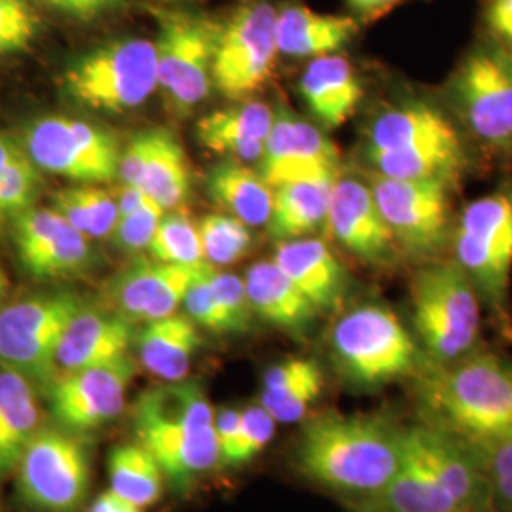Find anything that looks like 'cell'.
<instances>
[{"label": "cell", "instance_id": "cell-1", "mask_svg": "<svg viewBox=\"0 0 512 512\" xmlns=\"http://www.w3.org/2000/svg\"><path fill=\"white\" fill-rule=\"evenodd\" d=\"M403 461L404 425L382 414H317L294 448L300 475L357 501L380 494Z\"/></svg>", "mask_w": 512, "mask_h": 512}, {"label": "cell", "instance_id": "cell-2", "mask_svg": "<svg viewBox=\"0 0 512 512\" xmlns=\"http://www.w3.org/2000/svg\"><path fill=\"white\" fill-rule=\"evenodd\" d=\"M420 423L471 450L512 433V361L475 349L452 363L425 361L410 380Z\"/></svg>", "mask_w": 512, "mask_h": 512}, {"label": "cell", "instance_id": "cell-3", "mask_svg": "<svg viewBox=\"0 0 512 512\" xmlns=\"http://www.w3.org/2000/svg\"><path fill=\"white\" fill-rule=\"evenodd\" d=\"M363 162L387 179L435 181L456 190L471 165L458 122L437 103L403 97L366 124Z\"/></svg>", "mask_w": 512, "mask_h": 512}, {"label": "cell", "instance_id": "cell-4", "mask_svg": "<svg viewBox=\"0 0 512 512\" xmlns=\"http://www.w3.org/2000/svg\"><path fill=\"white\" fill-rule=\"evenodd\" d=\"M137 442L160 463L165 482L186 492L219 467L215 408L198 382H164L141 393L131 406Z\"/></svg>", "mask_w": 512, "mask_h": 512}, {"label": "cell", "instance_id": "cell-5", "mask_svg": "<svg viewBox=\"0 0 512 512\" xmlns=\"http://www.w3.org/2000/svg\"><path fill=\"white\" fill-rule=\"evenodd\" d=\"M414 338L431 363H452L478 349L482 300L454 260L423 262L410 281Z\"/></svg>", "mask_w": 512, "mask_h": 512}, {"label": "cell", "instance_id": "cell-6", "mask_svg": "<svg viewBox=\"0 0 512 512\" xmlns=\"http://www.w3.org/2000/svg\"><path fill=\"white\" fill-rule=\"evenodd\" d=\"M450 247L497 329L512 338V181L463 207Z\"/></svg>", "mask_w": 512, "mask_h": 512}, {"label": "cell", "instance_id": "cell-7", "mask_svg": "<svg viewBox=\"0 0 512 512\" xmlns=\"http://www.w3.org/2000/svg\"><path fill=\"white\" fill-rule=\"evenodd\" d=\"M330 351L338 372L359 389L412 380L427 361L414 334L380 302L342 313L330 330Z\"/></svg>", "mask_w": 512, "mask_h": 512}, {"label": "cell", "instance_id": "cell-8", "mask_svg": "<svg viewBox=\"0 0 512 512\" xmlns=\"http://www.w3.org/2000/svg\"><path fill=\"white\" fill-rule=\"evenodd\" d=\"M446 99L473 143L512 158V50L490 38L476 44L450 76Z\"/></svg>", "mask_w": 512, "mask_h": 512}, {"label": "cell", "instance_id": "cell-9", "mask_svg": "<svg viewBox=\"0 0 512 512\" xmlns=\"http://www.w3.org/2000/svg\"><path fill=\"white\" fill-rule=\"evenodd\" d=\"M63 84L82 107L105 112L135 109L158 88L156 44L143 38L103 44L74 59Z\"/></svg>", "mask_w": 512, "mask_h": 512}, {"label": "cell", "instance_id": "cell-10", "mask_svg": "<svg viewBox=\"0 0 512 512\" xmlns=\"http://www.w3.org/2000/svg\"><path fill=\"white\" fill-rule=\"evenodd\" d=\"M84 435L42 425L14 473L19 499L35 512H78L92 486V454Z\"/></svg>", "mask_w": 512, "mask_h": 512}, {"label": "cell", "instance_id": "cell-11", "mask_svg": "<svg viewBox=\"0 0 512 512\" xmlns=\"http://www.w3.org/2000/svg\"><path fill=\"white\" fill-rule=\"evenodd\" d=\"M82 304L76 293L55 291L0 308V366L46 389L57 376L59 340Z\"/></svg>", "mask_w": 512, "mask_h": 512}, {"label": "cell", "instance_id": "cell-12", "mask_svg": "<svg viewBox=\"0 0 512 512\" xmlns=\"http://www.w3.org/2000/svg\"><path fill=\"white\" fill-rule=\"evenodd\" d=\"M374 200L401 255L435 260L450 247L456 220L452 219V188L435 181L387 179L366 173Z\"/></svg>", "mask_w": 512, "mask_h": 512}, {"label": "cell", "instance_id": "cell-13", "mask_svg": "<svg viewBox=\"0 0 512 512\" xmlns=\"http://www.w3.org/2000/svg\"><path fill=\"white\" fill-rule=\"evenodd\" d=\"M277 12L272 4H253L217 29L211 61L213 86L228 99H247L274 73Z\"/></svg>", "mask_w": 512, "mask_h": 512}, {"label": "cell", "instance_id": "cell-14", "mask_svg": "<svg viewBox=\"0 0 512 512\" xmlns=\"http://www.w3.org/2000/svg\"><path fill=\"white\" fill-rule=\"evenodd\" d=\"M23 148L42 169L84 184L118 179L120 150L107 129L86 120L46 116L25 133Z\"/></svg>", "mask_w": 512, "mask_h": 512}, {"label": "cell", "instance_id": "cell-15", "mask_svg": "<svg viewBox=\"0 0 512 512\" xmlns=\"http://www.w3.org/2000/svg\"><path fill=\"white\" fill-rule=\"evenodd\" d=\"M215 33L203 19L186 14H160V40L156 44L158 86L171 110L186 116L196 109L209 88Z\"/></svg>", "mask_w": 512, "mask_h": 512}, {"label": "cell", "instance_id": "cell-16", "mask_svg": "<svg viewBox=\"0 0 512 512\" xmlns=\"http://www.w3.org/2000/svg\"><path fill=\"white\" fill-rule=\"evenodd\" d=\"M135 374L137 366L129 355L107 365L59 372L46 387L55 425L78 435L109 425L124 412Z\"/></svg>", "mask_w": 512, "mask_h": 512}, {"label": "cell", "instance_id": "cell-17", "mask_svg": "<svg viewBox=\"0 0 512 512\" xmlns=\"http://www.w3.org/2000/svg\"><path fill=\"white\" fill-rule=\"evenodd\" d=\"M332 238L366 266L389 268L401 251L365 179L340 171L327 215Z\"/></svg>", "mask_w": 512, "mask_h": 512}, {"label": "cell", "instance_id": "cell-18", "mask_svg": "<svg viewBox=\"0 0 512 512\" xmlns=\"http://www.w3.org/2000/svg\"><path fill=\"white\" fill-rule=\"evenodd\" d=\"M408 446L421 465L463 512H495L490 480L475 452L425 423L404 427Z\"/></svg>", "mask_w": 512, "mask_h": 512}, {"label": "cell", "instance_id": "cell-19", "mask_svg": "<svg viewBox=\"0 0 512 512\" xmlns=\"http://www.w3.org/2000/svg\"><path fill=\"white\" fill-rule=\"evenodd\" d=\"M12 222L19 260L33 277L69 279L92 266L90 239L55 209L31 207Z\"/></svg>", "mask_w": 512, "mask_h": 512}, {"label": "cell", "instance_id": "cell-20", "mask_svg": "<svg viewBox=\"0 0 512 512\" xmlns=\"http://www.w3.org/2000/svg\"><path fill=\"white\" fill-rule=\"evenodd\" d=\"M203 262L169 264L139 258L107 283L109 308L131 323H148L177 313Z\"/></svg>", "mask_w": 512, "mask_h": 512}, {"label": "cell", "instance_id": "cell-21", "mask_svg": "<svg viewBox=\"0 0 512 512\" xmlns=\"http://www.w3.org/2000/svg\"><path fill=\"white\" fill-rule=\"evenodd\" d=\"M342 171L336 145L293 110L279 107L260 158V175L272 188L298 179Z\"/></svg>", "mask_w": 512, "mask_h": 512}, {"label": "cell", "instance_id": "cell-22", "mask_svg": "<svg viewBox=\"0 0 512 512\" xmlns=\"http://www.w3.org/2000/svg\"><path fill=\"white\" fill-rule=\"evenodd\" d=\"M133 325L112 308H93L84 302L59 340L57 374L128 357L129 346L135 344Z\"/></svg>", "mask_w": 512, "mask_h": 512}, {"label": "cell", "instance_id": "cell-23", "mask_svg": "<svg viewBox=\"0 0 512 512\" xmlns=\"http://www.w3.org/2000/svg\"><path fill=\"white\" fill-rule=\"evenodd\" d=\"M272 260L306 294L319 313L340 308L348 293V272L325 241L317 238L281 241Z\"/></svg>", "mask_w": 512, "mask_h": 512}, {"label": "cell", "instance_id": "cell-24", "mask_svg": "<svg viewBox=\"0 0 512 512\" xmlns=\"http://www.w3.org/2000/svg\"><path fill=\"white\" fill-rule=\"evenodd\" d=\"M275 110L260 101H241L213 110L196 126L202 147L239 162H260L274 124Z\"/></svg>", "mask_w": 512, "mask_h": 512}, {"label": "cell", "instance_id": "cell-25", "mask_svg": "<svg viewBox=\"0 0 512 512\" xmlns=\"http://www.w3.org/2000/svg\"><path fill=\"white\" fill-rule=\"evenodd\" d=\"M251 308L260 319L293 336H306L319 311L274 260H260L243 277Z\"/></svg>", "mask_w": 512, "mask_h": 512}, {"label": "cell", "instance_id": "cell-26", "mask_svg": "<svg viewBox=\"0 0 512 512\" xmlns=\"http://www.w3.org/2000/svg\"><path fill=\"white\" fill-rule=\"evenodd\" d=\"M300 95L321 126L340 128L359 107L363 86L346 57L321 55L302 74Z\"/></svg>", "mask_w": 512, "mask_h": 512}, {"label": "cell", "instance_id": "cell-27", "mask_svg": "<svg viewBox=\"0 0 512 512\" xmlns=\"http://www.w3.org/2000/svg\"><path fill=\"white\" fill-rule=\"evenodd\" d=\"M202 344L200 327L186 313L179 311L148 321L141 332L135 334L141 363L162 382L186 380Z\"/></svg>", "mask_w": 512, "mask_h": 512}, {"label": "cell", "instance_id": "cell-28", "mask_svg": "<svg viewBox=\"0 0 512 512\" xmlns=\"http://www.w3.org/2000/svg\"><path fill=\"white\" fill-rule=\"evenodd\" d=\"M40 427L37 385L16 370L0 366V486L14 476Z\"/></svg>", "mask_w": 512, "mask_h": 512}, {"label": "cell", "instance_id": "cell-29", "mask_svg": "<svg viewBox=\"0 0 512 512\" xmlns=\"http://www.w3.org/2000/svg\"><path fill=\"white\" fill-rule=\"evenodd\" d=\"M338 173H323L274 188V207L268 232L281 241L308 238L327 224L332 188Z\"/></svg>", "mask_w": 512, "mask_h": 512}, {"label": "cell", "instance_id": "cell-30", "mask_svg": "<svg viewBox=\"0 0 512 512\" xmlns=\"http://www.w3.org/2000/svg\"><path fill=\"white\" fill-rule=\"evenodd\" d=\"M325 389V374L315 359L291 357L262 376L258 404L277 423L302 421Z\"/></svg>", "mask_w": 512, "mask_h": 512}, {"label": "cell", "instance_id": "cell-31", "mask_svg": "<svg viewBox=\"0 0 512 512\" xmlns=\"http://www.w3.org/2000/svg\"><path fill=\"white\" fill-rule=\"evenodd\" d=\"M357 19L319 14L294 4L277 14V50L289 57H321L340 52L357 35Z\"/></svg>", "mask_w": 512, "mask_h": 512}, {"label": "cell", "instance_id": "cell-32", "mask_svg": "<svg viewBox=\"0 0 512 512\" xmlns=\"http://www.w3.org/2000/svg\"><path fill=\"white\" fill-rule=\"evenodd\" d=\"M207 190L213 202L247 226L268 224L274 207V188L264 181L260 171L226 158L209 171Z\"/></svg>", "mask_w": 512, "mask_h": 512}, {"label": "cell", "instance_id": "cell-33", "mask_svg": "<svg viewBox=\"0 0 512 512\" xmlns=\"http://www.w3.org/2000/svg\"><path fill=\"white\" fill-rule=\"evenodd\" d=\"M150 148L141 188L164 211L184 202L190 190V167L179 139L164 128L148 129Z\"/></svg>", "mask_w": 512, "mask_h": 512}, {"label": "cell", "instance_id": "cell-34", "mask_svg": "<svg viewBox=\"0 0 512 512\" xmlns=\"http://www.w3.org/2000/svg\"><path fill=\"white\" fill-rule=\"evenodd\" d=\"M363 501L387 512H463L421 465L418 456L408 446L406 433L401 471L380 494Z\"/></svg>", "mask_w": 512, "mask_h": 512}, {"label": "cell", "instance_id": "cell-35", "mask_svg": "<svg viewBox=\"0 0 512 512\" xmlns=\"http://www.w3.org/2000/svg\"><path fill=\"white\" fill-rule=\"evenodd\" d=\"M109 490L147 509L162 499L165 475L156 458L143 444L126 442L109 456Z\"/></svg>", "mask_w": 512, "mask_h": 512}, {"label": "cell", "instance_id": "cell-36", "mask_svg": "<svg viewBox=\"0 0 512 512\" xmlns=\"http://www.w3.org/2000/svg\"><path fill=\"white\" fill-rule=\"evenodd\" d=\"M54 209L88 238H109L120 219L114 194L90 184L57 192Z\"/></svg>", "mask_w": 512, "mask_h": 512}, {"label": "cell", "instance_id": "cell-37", "mask_svg": "<svg viewBox=\"0 0 512 512\" xmlns=\"http://www.w3.org/2000/svg\"><path fill=\"white\" fill-rule=\"evenodd\" d=\"M203 260L213 266H228L241 260L253 245L251 226L228 213H211L198 222Z\"/></svg>", "mask_w": 512, "mask_h": 512}, {"label": "cell", "instance_id": "cell-38", "mask_svg": "<svg viewBox=\"0 0 512 512\" xmlns=\"http://www.w3.org/2000/svg\"><path fill=\"white\" fill-rule=\"evenodd\" d=\"M148 255L169 264L203 262L202 241L198 224L184 211L164 215L148 243Z\"/></svg>", "mask_w": 512, "mask_h": 512}, {"label": "cell", "instance_id": "cell-39", "mask_svg": "<svg viewBox=\"0 0 512 512\" xmlns=\"http://www.w3.org/2000/svg\"><path fill=\"white\" fill-rule=\"evenodd\" d=\"M42 184L38 167L25 148L0 175V222L14 220L33 207Z\"/></svg>", "mask_w": 512, "mask_h": 512}, {"label": "cell", "instance_id": "cell-40", "mask_svg": "<svg viewBox=\"0 0 512 512\" xmlns=\"http://www.w3.org/2000/svg\"><path fill=\"white\" fill-rule=\"evenodd\" d=\"M38 29L40 18L29 0H0V55L27 50Z\"/></svg>", "mask_w": 512, "mask_h": 512}, {"label": "cell", "instance_id": "cell-41", "mask_svg": "<svg viewBox=\"0 0 512 512\" xmlns=\"http://www.w3.org/2000/svg\"><path fill=\"white\" fill-rule=\"evenodd\" d=\"M277 421L260 406L249 404L241 410L238 440L224 467H239L253 459L272 442Z\"/></svg>", "mask_w": 512, "mask_h": 512}, {"label": "cell", "instance_id": "cell-42", "mask_svg": "<svg viewBox=\"0 0 512 512\" xmlns=\"http://www.w3.org/2000/svg\"><path fill=\"white\" fill-rule=\"evenodd\" d=\"M209 283L219 302L220 310L228 321L230 334H243L251 329L255 311L251 308L243 279L238 275L220 272L217 266H213L209 274Z\"/></svg>", "mask_w": 512, "mask_h": 512}, {"label": "cell", "instance_id": "cell-43", "mask_svg": "<svg viewBox=\"0 0 512 512\" xmlns=\"http://www.w3.org/2000/svg\"><path fill=\"white\" fill-rule=\"evenodd\" d=\"M473 452L490 480L495 512H512V433Z\"/></svg>", "mask_w": 512, "mask_h": 512}, {"label": "cell", "instance_id": "cell-44", "mask_svg": "<svg viewBox=\"0 0 512 512\" xmlns=\"http://www.w3.org/2000/svg\"><path fill=\"white\" fill-rule=\"evenodd\" d=\"M213 264L203 262L196 279L192 281L188 293L184 296V313L200 327V329L211 330L215 334H230L228 321L220 310L219 302L209 283Z\"/></svg>", "mask_w": 512, "mask_h": 512}, {"label": "cell", "instance_id": "cell-45", "mask_svg": "<svg viewBox=\"0 0 512 512\" xmlns=\"http://www.w3.org/2000/svg\"><path fill=\"white\" fill-rule=\"evenodd\" d=\"M164 215V209L147 196V200L137 211L118 220L109 238L116 249L124 253H139L143 249H148V243Z\"/></svg>", "mask_w": 512, "mask_h": 512}, {"label": "cell", "instance_id": "cell-46", "mask_svg": "<svg viewBox=\"0 0 512 512\" xmlns=\"http://www.w3.org/2000/svg\"><path fill=\"white\" fill-rule=\"evenodd\" d=\"M148 148H150V133L141 131L120 150V162H118L120 183L141 188L145 165H147Z\"/></svg>", "mask_w": 512, "mask_h": 512}, {"label": "cell", "instance_id": "cell-47", "mask_svg": "<svg viewBox=\"0 0 512 512\" xmlns=\"http://www.w3.org/2000/svg\"><path fill=\"white\" fill-rule=\"evenodd\" d=\"M57 12L80 21H92L126 8V0H38Z\"/></svg>", "mask_w": 512, "mask_h": 512}, {"label": "cell", "instance_id": "cell-48", "mask_svg": "<svg viewBox=\"0 0 512 512\" xmlns=\"http://www.w3.org/2000/svg\"><path fill=\"white\" fill-rule=\"evenodd\" d=\"M484 25L490 40L512 50V0H486Z\"/></svg>", "mask_w": 512, "mask_h": 512}, {"label": "cell", "instance_id": "cell-49", "mask_svg": "<svg viewBox=\"0 0 512 512\" xmlns=\"http://www.w3.org/2000/svg\"><path fill=\"white\" fill-rule=\"evenodd\" d=\"M239 423H241V410L236 408H222L215 412V435L219 446L220 465L224 467L230 458L236 440H238Z\"/></svg>", "mask_w": 512, "mask_h": 512}, {"label": "cell", "instance_id": "cell-50", "mask_svg": "<svg viewBox=\"0 0 512 512\" xmlns=\"http://www.w3.org/2000/svg\"><path fill=\"white\" fill-rule=\"evenodd\" d=\"M357 21H376L384 18L403 0H346Z\"/></svg>", "mask_w": 512, "mask_h": 512}, {"label": "cell", "instance_id": "cell-51", "mask_svg": "<svg viewBox=\"0 0 512 512\" xmlns=\"http://www.w3.org/2000/svg\"><path fill=\"white\" fill-rule=\"evenodd\" d=\"M114 200H116V205H118V217L124 219V217H128V215H131L133 211H137L145 203L147 194L139 186L120 183V186L114 190Z\"/></svg>", "mask_w": 512, "mask_h": 512}, {"label": "cell", "instance_id": "cell-52", "mask_svg": "<svg viewBox=\"0 0 512 512\" xmlns=\"http://www.w3.org/2000/svg\"><path fill=\"white\" fill-rule=\"evenodd\" d=\"M90 512H145V509L107 490L93 501Z\"/></svg>", "mask_w": 512, "mask_h": 512}, {"label": "cell", "instance_id": "cell-53", "mask_svg": "<svg viewBox=\"0 0 512 512\" xmlns=\"http://www.w3.org/2000/svg\"><path fill=\"white\" fill-rule=\"evenodd\" d=\"M23 150V145L10 135L0 133V175L6 171V167L16 160L19 152Z\"/></svg>", "mask_w": 512, "mask_h": 512}, {"label": "cell", "instance_id": "cell-54", "mask_svg": "<svg viewBox=\"0 0 512 512\" xmlns=\"http://www.w3.org/2000/svg\"><path fill=\"white\" fill-rule=\"evenodd\" d=\"M355 512H387L384 509H380V507H376V505H372V503H368V501H357V505H355Z\"/></svg>", "mask_w": 512, "mask_h": 512}, {"label": "cell", "instance_id": "cell-55", "mask_svg": "<svg viewBox=\"0 0 512 512\" xmlns=\"http://www.w3.org/2000/svg\"><path fill=\"white\" fill-rule=\"evenodd\" d=\"M6 289H8V279H6V275H4L2 268H0V304H2V298L6 294Z\"/></svg>", "mask_w": 512, "mask_h": 512}]
</instances>
